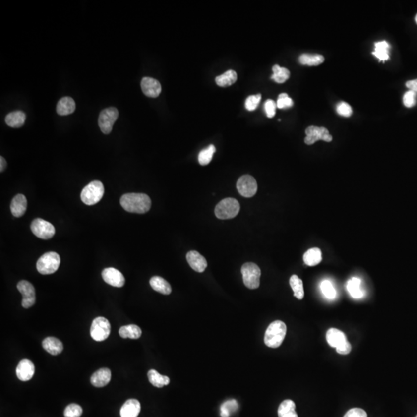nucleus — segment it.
<instances>
[{
	"instance_id": "f257e3e1",
	"label": "nucleus",
	"mask_w": 417,
	"mask_h": 417,
	"mask_svg": "<svg viewBox=\"0 0 417 417\" xmlns=\"http://www.w3.org/2000/svg\"><path fill=\"white\" fill-rule=\"evenodd\" d=\"M120 203L123 209L129 213H147L152 206L150 198L143 193H127L121 196Z\"/></svg>"
},
{
	"instance_id": "f03ea898",
	"label": "nucleus",
	"mask_w": 417,
	"mask_h": 417,
	"mask_svg": "<svg viewBox=\"0 0 417 417\" xmlns=\"http://www.w3.org/2000/svg\"><path fill=\"white\" fill-rule=\"evenodd\" d=\"M286 333L287 326L285 322L280 320L273 321L266 330L264 343L269 348H278L284 342Z\"/></svg>"
},
{
	"instance_id": "7ed1b4c3",
	"label": "nucleus",
	"mask_w": 417,
	"mask_h": 417,
	"mask_svg": "<svg viewBox=\"0 0 417 417\" xmlns=\"http://www.w3.org/2000/svg\"><path fill=\"white\" fill-rule=\"evenodd\" d=\"M105 188L100 181H93L83 189L80 198L83 203L88 206L96 204L103 197Z\"/></svg>"
},
{
	"instance_id": "20e7f679",
	"label": "nucleus",
	"mask_w": 417,
	"mask_h": 417,
	"mask_svg": "<svg viewBox=\"0 0 417 417\" xmlns=\"http://www.w3.org/2000/svg\"><path fill=\"white\" fill-rule=\"evenodd\" d=\"M240 210L239 202L234 198H226L215 208V214L220 220H228L238 216Z\"/></svg>"
},
{
	"instance_id": "39448f33",
	"label": "nucleus",
	"mask_w": 417,
	"mask_h": 417,
	"mask_svg": "<svg viewBox=\"0 0 417 417\" xmlns=\"http://www.w3.org/2000/svg\"><path fill=\"white\" fill-rule=\"evenodd\" d=\"M60 264V257L56 252H48L39 258L37 269L40 274H54L58 271Z\"/></svg>"
},
{
	"instance_id": "423d86ee",
	"label": "nucleus",
	"mask_w": 417,
	"mask_h": 417,
	"mask_svg": "<svg viewBox=\"0 0 417 417\" xmlns=\"http://www.w3.org/2000/svg\"><path fill=\"white\" fill-rule=\"evenodd\" d=\"M243 283L249 289H257L260 286L261 271L254 263H246L241 267Z\"/></svg>"
},
{
	"instance_id": "0eeeda50",
	"label": "nucleus",
	"mask_w": 417,
	"mask_h": 417,
	"mask_svg": "<svg viewBox=\"0 0 417 417\" xmlns=\"http://www.w3.org/2000/svg\"><path fill=\"white\" fill-rule=\"evenodd\" d=\"M111 333V324L104 317H98L93 321L91 327V336L96 342H102L109 338Z\"/></svg>"
},
{
	"instance_id": "6e6552de",
	"label": "nucleus",
	"mask_w": 417,
	"mask_h": 417,
	"mask_svg": "<svg viewBox=\"0 0 417 417\" xmlns=\"http://www.w3.org/2000/svg\"><path fill=\"white\" fill-rule=\"evenodd\" d=\"M119 116V111L116 108L105 109L101 112L98 119V124L104 134H109L112 132L114 124L116 123Z\"/></svg>"
},
{
	"instance_id": "1a4fd4ad",
	"label": "nucleus",
	"mask_w": 417,
	"mask_h": 417,
	"mask_svg": "<svg viewBox=\"0 0 417 417\" xmlns=\"http://www.w3.org/2000/svg\"><path fill=\"white\" fill-rule=\"evenodd\" d=\"M30 228L33 234L40 239H49L55 236V227L50 222L43 219L38 218L33 220Z\"/></svg>"
},
{
	"instance_id": "9d476101",
	"label": "nucleus",
	"mask_w": 417,
	"mask_h": 417,
	"mask_svg": "<svg viewBox=\"0 0 417 417\" xmlns=\"http://www.w3.org/2000/svg\"><path fill=\"white\" fill-rule=\"evenodd\" d=\"M305 133L306 138H304V142L308 145H313L320 140L327 142L332 141V135L329 134L328 130L324 127L310 126L305 130Z\"/></svg>"
},
{
	"instance_id": "9b49d317",
	"label": "nucleus",
	"mask_w": 417,
	"mask_h": 417,
	"mask_svg": "<svg viewBox=\"0 0 417 417\" xmlns=\"http://www.w3.org/2000/svg\"><path fill=\"white\" fill-rule=\"evenodd\" d=\"M238 192L243 197H253L257 192V182L250 175L242 176L237 183Z\"/></svg>"
},
{
	"instance_id": "f8f14e48",
	"label": "nucleus",
	"mask_w": 417,
	"mask_h": 417,
	"mask_svg": "<svg viewBox=\"0 0 417 417\" xmlns=\"http://www.w3.org/2000/svg\"><path fill=\"white\" fill-rule=\"evenodd\" d=\"M17 289L23 295L22 306L24 308H30L35 304V288L31 283L27 281H19L17 285Z\"/></svg>"
},
{
	"instance_id": "ddd939ff",
	"label": "nucleus",
	"mask_w": 417,
	"mask_h": 417,
	"mask_svg": "<svg viewBox=\"0 0 417 417\" xmlns=\"http://www.w3.org/2000/svg\"><path fill=\"white\" fill-rule=\"evenodd\" d=\"M102 278L107 284L116 287L121 288L125 284V279L122 273L113 267L105 268L102 273Z\"/></svg>"
},
{
	"instance_id": "4468645a",
	"label": "nucleus",
	"mask_w": 417,
	"mask_h": 417,
	"mask_svg": "<svg viewBox=\"0 0 417 417\" xmlns=\"http://www.w3.org/2000/svg\"><path fill=\"white\" fill-rule=\"evenodd\" d=\"M142 91L147 97L157 98L162 91V87L159 80L152 77H143L141 82Z\"/></svg>"
},
{
	"instance_id": "2eb2a0df",
	"label": "nucleus",
	"mask_w": 417,
	"mask_h": 417,
	"mask_svg": "<svg viewBox=\"0 0 417 417\" xmlns=\"http://www.w3.org/2000/svg\"><path fill=\"white\" fill-rule=\"evenodd\" d=\"M16 372L19 380L26 382V381L30 380L34 375L35 366L30 360L23 359L18 364Z\"/></svg>"
},
{
	"instance_id": "dca6fc26",
	"label": "nucleus",
	"mask_w": 417,
	"mask_h": 417,
	"mask_svg": "<svg viewBox=\"0 0 417 417\" xmlns=\"http://www.w3.org/2000/svg\"><path fill=\"white\" fill-rule=\"evenodd\" d=\"M189 266L196 272L202 273L207 267V261L203 256L196 250H191L186 255Z\"/></svg>"
},
{
	"instance_id": "f3484780",
	"label": "nucleus",
	"mask_w": 417,
	"mask_h": 417,
	"mask_svg": "<svg viewBox=\"0 0 417 417\" xmlns=\"http://www.w3.org/2000/svg\"><path fill=\"white\" fill-rule=\"evenodd\" d=\"M112 372L109 368H100L93 374L91 378V384L95 387H104L110 382Z\"/></svg>"
},
{
	"instance_id": "a211bd4d",
	"label": "nucleus",
	"mask_w": 417,
	"mask_h": 417,
	"mask_svg": "<svg viewBox=\"0 0 417 417\" xmlns=\"http://www.w3.org/2000/svg\"><path fill=\"white\" fill-rule=\"evenodd\" d=\"M141 411V404L135 399H130L120 408V417H138Z\"/></svg>"
},
{
	"instance_id": "6ab92c4d",
	"label": "nucleus",
	"mask_w": 417,
	"mask_h": 417,
	"mask_svg": "<svg viewBox=\"0 0 417 417\" xmlns=\"http://www.w3.org/2000/svg\"><path fill=\"white\" fill-rule=\"evenodd\" d=\"M27 208V200L23 194H18L12 199L10 205L12 214L15 217H21L25 214Z\"/></svg>"
},
{
	"instance_id": "aec40b11",
	"label": "nucleus",
	"mask_w": 417,
	"mask_h": 417,
	"mask_svg": "<svg viewBox=\"0 0 417 417\" xmlns=\"http://www.w3.org/2000/svg\"><path fill=\"white\" fill-rule=\"evenodd\" d=\"M43 348L53 356L60 354L63 351V345L61 341L55 337L46 338L42 342Z\"/></svg>"
},
{
	"instance_id": "412c9836",
	"label": "nucleus",
	"mask_w": 417,
	"mask_h": 417,
	"mask_svg": "<svg viewBox=\"0 0 417 417\" xmlns=\"http://www.w3.org/2000/svg\"><path fill=\"white\" fill-rule=\"evenodd\" d=\"M75 109V102L70 97L61 98L57 105V112L60 116H68L73 113Z\"/></svg>"
},
{
	"instance_id": "4be33fe9",
	"label": "nucleus",
	"mask_w": 417,
	"mask_h": 417,
	"mask_svg": "<svg viewBox=\"0 0 417 417\" xmlns=\"http://www.w3.org/2000/svg\"><path fill=\"white\" fill-rule=\"evenodd\" d=\"M326 339L331 347L337 348L339 345L347 341L346 335L336 328H330L326 333Z\"/></svg>"
},
{
	"instance_id": "5701e85b",
	"label": "nucleus",
	"mask_w": 417,
	"mask_h": 417,
	"mask_svg": "<svg viewBox=\"0 0 417 417\" xmlns=\"http://www.w3.org/2000/svg\"><path fill=\"white\" fill-rule=\"evenodd\" d=\"M150 285L153 290L163 295H168L171 294V285L164 278H161L159 276H155L151 278Z\"/></svg>"
},
{
	"instance_id": "b1692460",
	"label": "nucleus",
	"mask_w": 417,
	"mask_h": 417,
	"mask_svg": "<svg viewBox=\"0 0 417 417\" xmlns=\"http://www.w3.org/2000/svg\"><path fill=\"white\" fill-rule=\"evenodd\" d=\"M26 114L22 111H16L8 114L5 117V123L11 127H22L26 120Z\"/></svg>"
},
{
	"instance_id": "393cba45",
	"label": "nucleus",
	"mask_w": 417,
	"mask_h": 417,
	"mask_svg": "<svg viewBox=\"0 0 417 417\" xmlns=\"http://www.w3.org/2000/svg\"><path fill=\"white\" fill-rule=\"evenodd\" d=\"M142 333V329L136 325H125L119 329V335L123 339H138Z\"/></svg>"
},
{
	"instance_id": "a878e982",
	"label": "nucleus",
	"mask_w": 417,
	"mask_h": 417,
	"mask_svg": "<svg viewBox=\"0 0 417 417\" xmlns=\"http://www.w3.org/2000/svg\"><path fill=\"white\" fill-rule=\"evenodd\" d=\"M295 408V402L291 400H284L278 407V417H298Z\"/></svg>"
},
{
	"instance_id": "bb28decb",
	"label": "nucleus",
	"mask_w": 417,
	"mask_h": 417,
	"mask_svg": "<svg viewBox=\"0 0 417 417\" xmlns=\"http://www.w3.org/2000/svg\"><path fill=\"white\" fill-rule=\"evenodd\" d=\"M304 262L310 267L318 265L322 260V253L319 248H311L304 254Z\"/></svg>"
},
{
	"instance_id": "cd10ccee",
	"label": "nucleus",
	"mask_w": 417,
	"mask_h": 417,
	"mask_svg": "<svg viewBox=\"0 0 417 417\" xmlns=\"http://www.w3.org/2000/svg\"><path fill=\"white\" fill-rule=\"evenodd\" d=\"M148 378L149 382L155 387L162 388L170 384V378L166 375H161L155 369L149 370L148 372Z\"/></svg>"
},
{
	"instance_id": "c85d7f7f",
	"label": "nucleus",
	"mask_w": 417,
	"mask_h": 417,
	"mask_svg": "<svg viewBox=\"0 0 417 417\" xmlns=\"http://www.w3.org/2000/svg\"><path fill=\"white\" fill-rule=\"evenodd\" d=\"M389 49L390 46L386 41L375 43V51L372 52V55L377 58L379 61L385 62L389 59Z\"/></svg>"
},
{
	"instance_id": "c756f323",
	"label": "nucleus",
	"mask_w": 417,
	"mask_h": 417,
	"mask_svg": "<svg viewBox=\"0 0 417 417\" xmlns=\"http://www.w3.org/2000/svg\"><path fill=\"white\" fill-rule=\"evenodd\" d=\"M238 80V74L233 70H229L216 78V83L220 87H226L232 85Z\"/></svg>"
},
{
	"instance_id": "7c9ffc66",
	"label": "nucleus",
	"mask_w": 417,
	"mask_h": 417,
	"mask_svg": "<svg viewBox=\"0 0 417 417\" xmlns=\"http://www.w3.org/2000/svg\"><path fill=\"white\" fill-rule=\"evenodd\" d=\"M289 283H290L291 287L293 290L295 297L298 300H302L304 298V285H303V281L300 278H298V276L292 275L291 277Z\"/></svg>"
},
{
	"instance_id": "2f4dec72",
	"label": "nucleus",
	"mask_w": 417,
	"mask_h": 417,
	"mask_svg": "<svg viewBox=\"0 0 417 417\" xmlns=\"http://www.w3.org/2000/svg\"><path fill=\"white\" fill-rule=\"evenodd\" d=\"M325 61V58L321 55H308L303 54L299 57L300 64L307 66H318Z\"/></svg>"
},
{
	"instance_id": "473e14b6",
	"label": "nucleus",
	"mask_w": 417,
	"mask_h": 417,
	"mask_svg": "<svg viewBox=\"0 0 417 417\" xmlns=\"http://www.w3.org/2000/svg\"><path fill=\"white\" fill-rule=\"evenodd\" d=\"M273 75L271 79L278 84L285 83L290 77V71L285 67H281L279 65L276 64L273 66Z\"/></svg>"
},
{
	"instance_id": "72a5a7b5",
	"label": "nucleus",
	"mask_w": 417,
	"mask_h": 417,
	"mask_svg": "<svg viewBox=\"0 0 417 417\" xmlns=\"http://www.w3.org/2000/svg\"><path fill=\"white\" fill-rule=\"evenodd\" d=\"M360 285H361V280L358 278H353L348 281V292L354 298L358 299L363 297V292L360 288Z\"/></svg>"
},
{
	"instance_id": "f704fd0d",
	"label": "nucleus",
	"mask_w": 417,
	"mask_h": 417,
	"mask_svg": "<svg viewBox=\"0 0 417 417\" xmlns=\"http://www.w3.org/2000/svg\"><path fill=\"white\" fill-rule=\"evenodd\" d=\"M215 152H216V148L213 145H209V146L206 147V149L201 151L199 152V156H198L199 164L201 166H206V165L210 164Z\"/></svg>"
},
{
	"instance_id": "c9c22d12",
	"label": "nucleus",
	"mask_w": 417,
	"mask_h": 417,
	"mask_svg": "<svg viewBox=\"0 0 417 417\" xmlns=\"http://www.w3.org/2000/svg\"><path fill=\"white\" fill-rule=\"evenodd\" d=\"M238 409V404L236 400H229L220 407V416L222 417H230L232 413L235 412Z\"/></svg>"
},
{
	"instance_id": "e433bc0d",
	"label": "nucleus",
	"mask_w": 417,
	"mask_h": 417,
	"mask_svg": "<svg viewBox=\"0 0 417 417\" xmlns=\"http://www.w3.org/2000/svg\"><path fill=\"white\" fill-rule=\"evenodd\" d=\"M321 290L323 295H325L327 298L332 300L336 297V291L329 281H324L321 282Z\"/></svg>"
},
{
	"instance_id": "4c0bfd02",
	"label": "nucleus",
	"mask_w": 417,
	"mask_h": 417,
	"mask_svg": "<svg viewBox=\"0 0 417 417\" xmlns=\"http://www.w3.org/2000/svg\"><path fill=\"white\" fill-rule=\"evenodd\" d=\"M82 414L83 410L80 406L76 403H71L66 407L63 415L65 417H80Z\"/></svg>"
},
{
	"instance_id": "58836bf2",
	"label": "nucleus",
	"mask_w": 417,
	"mask_h": 417,
	"mask_svg": "<svg viewBox=\"0 0 417 417\" xmlns=\"http://www.w3.org/2000/svg\"><path fill=\"white\" fill-rule=\"evenodd\" d=\"M260 100H261V95H250L248 97L245 102V107H246V110L254 111L257 109L259 104H260Z\"/></svg>"
},
{
	"instance_id": "ea45409f",
	"label": "nucleus",
	"mask_w": 417,
	"mask_h": 417,
	"mask_svg": "<svg viewBox=\"0 0 417 417\" xmlns=\"http://www.w3.org/2000/svg\"><path fill=\"white\" fill-rule=\"evenodd\" d=\"M293 105V100L285 93H282L278 96V102H277V107L278 109H286V108H291Z\"/></svg>"
},
{
	"instance_id": "a19ab883",
	"label": "nucleus",
	"mask_w": 417,
	"mask_h": 417,
	"mask_svg": "<svg viewBox=\"0 0 417 417\" xmlns=\"http://www.w3.org/2000/svg\"><path fill=\"white\" fill-rule=\"evenodd\" d=\"M417 93L410 90V91L406 92L405 95L403 96V105H405L407 108H412V107L415 106L416 103H417Z\"/></svg>"
},
{
	"instance_id": "79ce46f5",
	"label": "nucleus",
	"mask_w": 417,
	"mask_h": 417,
	"mask_svg": "<svg viewBox=\"0 0 417 417\" xmlns=\"http://www.w3.org/2000/svg\"><path fill=\"white\" fill-rule=\"evenodd\" d=\"M336 110H337L338 114H339V116H343V117H350L352 116V114H353L352 107L349 104L344 102H339L338 104Z\"/></svg>"
},
{
	"instance_id": "37998d69",
	"label": "nucleus",
	"mask_w": 417,
	"mask_h": 417,
	"mask_svg": "<svg viewBox=\"0 0 417 417\" xmlns=\"http://www.w3.org/2000/svg\"><path fill=\"white\" fill-rule=\"evenodd\" d=\"M277 108H278L277 103L271 99L267 100L264 103V110H265L267 117L270 118V119L274 117Z\"/></svg>"
},
{
	"instance_id": "c03bdc74",
	"label": "nucleus",
	"mask_w": 417,
	"mask_h": 417,
	"mask_svg": "<svg viewBox=\"0 0 417 417\" xmlns=\"http://www.w3.org/2000/svg\"><path fill=\"white\" fill-rule=\"evenodd\" d=\"M344 417H368L365 410L361 408H353L349 410Z\"/></svg>"
},
{
	"instance_id": "a18cd8bd",
	"label": "nucleus",
	"mask_w": 417,
	"mask_h": 417,
	"mask_svg": "<svg viewBox=\"0 0 417 417\" xmlns=\"http://www.w3.org/2000/svg\"><path fill=\"white\" fill-rule=\"evenodd\" d=\"M336 349V351L340 355H348L350 353L352 350V346L348 341L343 342L342 344L339 345Z\"/></svg>"
},
{
	"instance_id": "49530a36",
	"label": "nucleus",
	"mask_w": 417,
	"mask_h": 417,
	"mask_svg": "<svg viewBox=\"0 0 417 417\" xmlns=\"http://www.w3.org/2000/svg\"><path fill=\"white\" fill-rule=\"evenodd\" d=\"M406 86L408 87L410 91H414V92L417 94V79L409 80V81L406 83Z\"/></svg>"
},
{
	"instance_id": "de8ad7c7",
	"label": "nucleus",
	"mask_w": 417,
	"mask_h": 417,
	"mask_svg": "<svg viewBox=\"0 0 417 417\" xmlns=\"http://www.w3.org/2000/svg\"><path fill=\"white\" fill-rule=\"evenodd\" d=\"M6 165H7L6 161H5V159H4L2 156H1V157H0V172H1V173H2V172L5 170Z\"/></svg>"
},
{
	"instance_id": "09e8293b",
	"label": "nucleus",
	"mask_w": 417,
	"mask_h": 417,
	"mask_svg": "<svg viewBox=\"0 0 417 417\" xmlns=\"http://www.w3.org/2000/svg\"><path fill=\"white\" fill-rule=\"evenodd\" d=\"M415 21H416V23H417V14L416 15V16H415Z\"/></svg>"
},
{
	"instance_id": "8fccbe9b",
	"label": "nucleus",
	"mask_w": 417,
	"mask_h": 417,
	"mask_svg": "<svg viewBox=\"0 0 417 417\" xmlns=\"http://www.w3.org/2000/svg\"></svg>"
}]
</instances>
